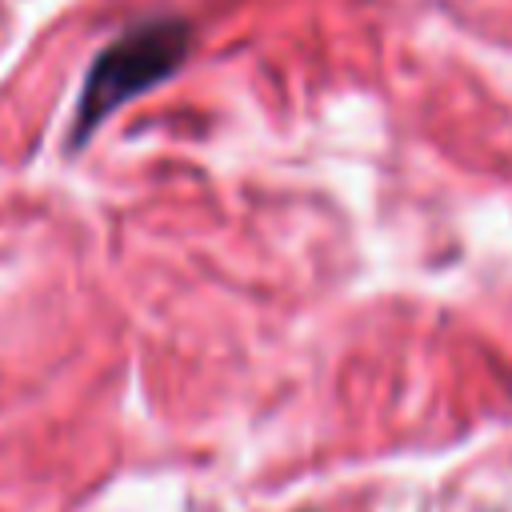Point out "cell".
Wrapping results in <instances>:
<instances>
[{"label": "cell", "instance_id": "6da1fadb", "mask_svg": "<svg viewBox=\"0 0 512 512\" xmlns=\"http://www.w3.org/2000/svg\"><path fill=\"white\" fill-rule=\"evenodd\" d=\"M188 52H192V24L184 16H152V20L124 28L116 40H108L84 72L68 144L72 148L88 144L92 132L112 112H120L128 100L176 76Z\"/></svg>", "mask_w": 512, "mask_h": 512}]
</instances>
